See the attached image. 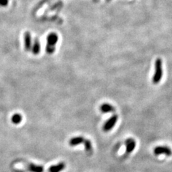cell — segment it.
Instances as JSON below:
<instances>
[{
  "mask_svg": "<svg viewBox=\"0 0 172 172\" xmlns=\"http://www.w3.org/2000/svg\"><path fill=\"white\" fill-rule=\"evenodd\" d=\"M58 42V35L55 33H51L47 37V45L45 51L47 54L52 55L55 51V45Z\"/></svg>",
  "mask_w": 172,
  "mask_h": 172,
  "instance_id": "1",
  "label": "cell"
},
{
  "mask_svg": "<svg viewBox=\"0 0 172 172\" xmlns=\"http://www.w3.org/2000/svg\"><path fill=\"white\" fill-rule=\"evenodd\" d=\"M163 77V67H162V60L161 58L157 59L155 61V71L153 75L152 82L153 84H158L162 79Z\"/></svg>",
  "mask_w": 172,
  "mask_h": 172,
  "instance_id": "2",
  "label": "cell"
},
{
  "mask_svg": "<svg viewBox=\"0 0 172 172\" xmlns=\"http://www.w3.org/2000/svg\"><path fill=\"white\" fill-rule=\"evenodd\" d=\"M118 119V116H117V115H113V116L111 117V118L104 123V125L103 126V130H104L105 132L110 131V130L114 127L115 125L116 124Z\"/></svg>",
  "mask_w": 172,
  "mask_h": 172,
  "instance_id": "3",
  "label": "cell"
},
{
  "mask_svg": "<svg viewBox=\"0 0 172 172\" xmlns=\"http://www.w3.org/2000/svg\"><path fill=\"white\" fill-rule=\"evenodd\" d=\"M153 153L157 156L164 154L167 157H170L172 154V151L168 146H157L153 150Z\"/></svg>",
  "mask_w": 172,
  "mask_h": 172,
  "instance_id": "4",
  "label": "cell"
},
{
  "mask_svg": "<svg viewBox=\"0 0 172 172\" xmlns=\"http://www.w3.org/2000/svg\"><path fill=\"white\" fill-rule=\"evenodd\" d=\"M24 49L27 51H29L32 50V37L31 34L29 32H26L24 34Z\"/></svg>",
  "mask_w": 172,
  "mask_h": 172,
  "instance_id": "5",
  "label": "cell"
},
{
  "mask_svg": "<svg viewBox=\"0 0 172 172\" xmlns=\"http://www.w3.org/2000/svg\"><path fill=\"white\" fill-rule=\"evenodd\" d=\"M136 141L134 139H128L126 141V152L130 153L134 151L136 148Z\"/></svg>",
  "mask_w": 172,
  "mask_h": 172,
  "instance_id": "6",
  "label": "cell"
},
{
  "mask_svg": "<svg viewBox=\"0 0 172 172\" xmlns=\"http://www.w3.org/2000/svg\"><path fill=\"white\" fill-rule=\"evenodd\" d=\"M65 169V164L64 162H60L56 165L51 166L48 169L49 172H60Z\"/></svg>",
  "mask_w": 172,
  "mask_h": 172,
  "instance_id": "7",
  "label": "cell"
},
{
  "mask_svg": "<svg viewBox=\"0 0 172 172\" xmlns=\"http://www.w3.org/2000/svg\"><path fill=\"white\" fill-rule=\"evenodd\" d=\"M84 141H85V139L84 137L82 136L73 137L70 140V141H69V145L70 146H76L83 143Z\"/></svg>",
  "mask_w": 172,
  "mask_h": 172,
  "instance_id": "8",
  "label": "cell"
},
{
  "mask_svg": "<svg viewBox=\"0 0 172 172\" xmlns=\"http://www.w3.org/2000/svg\"><path fill=\"white\" fill-rule=\"evenodd\" d=\"M100 110L102 113H111L116 111V108L111 104L108 103H103L100 107Z\"/></svg>",
  "mask_w": 172,
  "mask_h": 172,
  "instance_id": "9",
  "label": "cell"
},
{
  "mask_svg": "<svg viewBox=\"0 0 172 172\" xmlns=\"http://www.w3.org/2000/svg\"><path fill=\"white\" fill-rule=\"evenodd\" d=\"M40 50L41 45L40 41H39L38 38H35L34 40L33 45L32 46V51H33V53L37 55H38L40 52Z\"/></svg>",
  "mask_w": 172,
  "mask_h": 172,
  "instance_id": "10",
  "label": "cell"
},
{
  "mask_svg": "<svg viewBox=\"0 0 172 172\" xmlns=\"http://www.w3.org/2000/svg\"><path fill=\"white\" fill-rule=\"evenodd\" d=\"M27 169L30 172H43L44 168L41 165H37L34 164H29L27 166Z\"/></svg>",
  "mask_w": 172,
  "mask_h": 172,
  "instance_id": "11",
  "label": "cell"
},
{
  "mask_svg": "<svg viewBox=\"0 0 172 172\" xmlns=\"http://www.w3.org/2000/svg\"><path fill=\"white\" fill-rule=\"evenodd\" d=\"M11 121L12 123L15 125L20 124L22 121V116L20 113H15L11 116Z\"/></svg>",
  "mask_w": 172,
  "mask_h": 172,
  "instance_id": "12",
  "label": "cell"
},
{
  "mask_svg": "<svg viewBox=\"0 0 172 172\" xmlns=\"http://www.w3.org/2000/svg\"><path fill=\"white\" fill-rule=\"evenodd\" d=\"M83 143L85 145V148H86V151L88 153H91L92 151H93V146H92V143L90 142V140L85 139Z\"/></svg>",
  "mask_w": 172,
  "mask_h": 172,
  "instance_id": "13",
  "label": "cell"
},
{
  "mask_svg": "<svg viewBox=\"0 0 172 172\" xmlns=\"http://www.w3.org/2000/svg\"><path fill=\"white\" fill-rule=\"evenodd\" d=\"M9 4V0H0V6L1 7H7Z\"/></svg>",
  "mask_w": 172,
  "mask_h": 172,
  "instance_id": "14",
  "label": "cell"
}]
</instances>
